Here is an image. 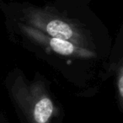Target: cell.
<instances>
[{"label": "cell", "mask_w": 123, "mask_h": 123, "mask_svg": "<svg viewBox=\"0 0 123 123\" xmlns=\"http://www.w3.org/2000/svg\"><path fill=\"white\" fill-rule=\"evenodd\" d=\"M85 0H49L42 4L29 1L1 0L4 19L27 25L54 38L68 41L111 57V34Z\"/></svg>", "instance_id": "1"}, {"label": "cell", "mask_w": 123, "mask_h": 123, "mask_svg": "<svg viewBox=\"0 0 123 123\" xmlns=\"http://www.w3.org/2000/svg\"><path fill=\"white\" fill-rule=\"evenodd\" d=\"M9 39L47 64L65 82L94 94L111 77L110 58L65 40L54 38L27 25L4 19Z\"/></svg>", "instance_id": "2"}, {"label": "cell", "mask_w": 123, "mask_h": 123, "mask_svg": "<svg viewBox=\"0 0 123 123\" xmlns=\"http://www.w3.org/2000/svg\"><path fill=\"white\" fill-rule=\"evenodd\" d=\"M4 84L14 104L30 122L51 123L57 107L44 76L36 73L31 80L16 67L7 74Z\"/></svg>", "instance_id": "3"}, {"label": "cell", "mask_w": 123, "mask_h": 123, "mask_svg": "<svg viewBox=\"0 0 123 123\" xmlns=\"http://www.w3.org/2000/svg\"><path fill=\"white\" fill-rule=\"evenodd\" d=\"M111 76L115 77L118 96L121 106L123 107V65H117L113 68Z\"/></svg>", "instance_id": "4"}, {"label": "cell", "mask_w": 123, "mask_h": 123, "mask_svg": "<svg viewBox=\"0 0 123 123\" xmlns=\"http://www.w3.org/2000/svg\"><path fill=\"white\" fill-rule=\"evenodd\" d=\"M85 1H90V0H85Z\"/></svg>", "instance_id": "5"}]
</instances>
